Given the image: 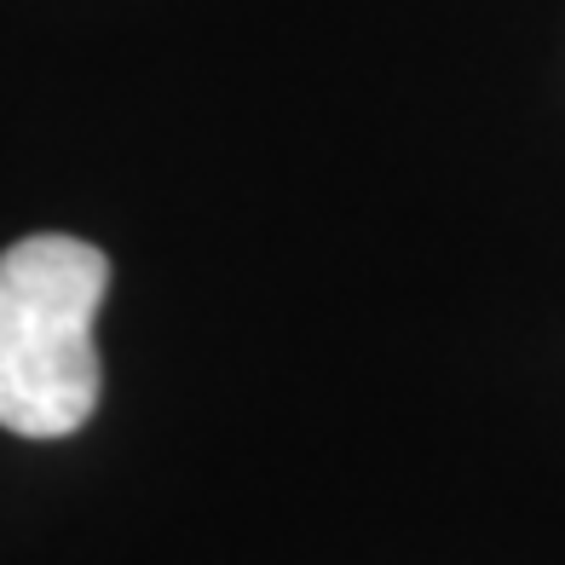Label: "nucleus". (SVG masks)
I'll list each match as a JSON object with an SVG mask.
<instances>
[{"label":"nucleus","instance_id":"1","mask_svg":"<svg viewBox=\"0 0 565 565\" xmlns=\"http://www.w3.org/2000/svg\"><path fill=\"white\" fill-rule=\"evenodd\" d=\"M110 289L105 248L58 231L0 254V427L18 439H64L87 427L105 370L93 323Z\"/></svg>","mask_w":565,"mask_h":565}]
</instances>
